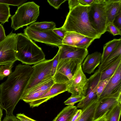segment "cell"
I'll list each match as a JSON object with an SVG mask.
<instances>
[{
  "label": "cell",
  "mask_w": 121,
  "mask_h": 121,
  "mask_svg": "<svg viewBox=\"0 0 121 121\" xmlns=\"http://www.w3.org/2000/svg\"><path fill=\"white\" fill-rule=\"evenodd\" d=\"M111 78L105 80L99 81V82L97 89L98 99L100 97L104 88Z\"/></svg>",
  "instance_id": "31"
},
{
  "label": "cell",
  "mask_w": 121,
  "mask_h": 121,
  "mask_svg": "<svg viewBox=\"0 0 121 121\" xmlns=\"http://www.w3.org/2000/svg\"><path fill=\"white\" fill-rule=\"evenodd\" d=\"M39 7L34 2L25 3L18 7L11 17V27L16 31L35 22L39 15Z\"/></svg>",
  "instance_id": "4"
},
{
  "label": "cell",
  "mask_w": 121,
  "mask_h": 121,
  "mask_svg": "<svg viewBox=\"0 0 121 121\" xmlns=\"http://www.w3.org/2000/svg\"><path fill=\"white\" fill-rule=\"evenodd\" d=\"M100 72L97 69L88 79V86L85 97L79 102L80 105L82 107H86L92 100L98 99L97 89L100 81Z\"/></svg>",
  "instance_id": "12"
},
{
  "label": "cell",
  "mask_w": 121,
  "mask_h": 121,
  "mask_svg": "<svg viewBox=\"0 0 121 121\" xmlns=\"http://www.w3.org/2000/svg\"><path fill=\"white\" fill-rule=\"evenodd\" d=\"M55 23L52 22H34L29 26L30 28L40 31H45L52 30L56 28Z\"/></svg>",
  "instance_id": "22"
},
{
  "label": "cell",
  "mask_w": 121,
  "mask_h": 121,
  "mask_svg": "<svg viewBox=\"0 0 121 121\" xmlns=\"http://www.w3.org/2000/svg\"><path fill=\"white\" fill-rule=\"evenodd\" d=\"M121 42V38L119 39H114L107 42L104 45L103 52L102 54L101 63L104 61L109 54Z\"/></svg>",
  "instance_id": "24"
},
{
  "label": "cell",
  "mask_w": 121,
  "mask_h": 121,
  "mask_svg": "<svg viewBox=\"0 0 121 121\" xmlns=\"http://www.w3.org/2000/svg\"><path fill=\"white\" fill-rule=\"evenodd\" d=\"M82 64V68L84 73L91 74L101 63L102 54L96 52L86 56Z\"/></svg>",
  "instance_id": "16"
},
{
  "label": "cell",
  "mask_w": 121,
  "mask_h": 121,
  "mask_svg": "<svg viewBox=\"0 0 121 121\" xmlns=\"http://www.w3.org/2000/svg\"><path fill=\"white\" fill-rule=\"evenodd\" d=\"M108 111L106 112L101 116L96 119H94L92 121H106V115Z\"/></svg>",
  "instance_id": "43"
},
{
  "label": "cell",
  "mask_w": 121,
  "mask_h": 121,
  "mask_svg": "<svg viewBox=\"0 0 121 121\" xmlns=\"http://www.w3.org/2000/svg\"><path fill=\"white\" fill-rule=\"evenodd\" d=\"M105 0H97L90 6L88 14L89 20L93 28L100 35L106 32L107 16Z\"/></svg>",
  "instance_id": "5"
},
{
  "label": "cell",
  "mask_w": 121,
  "mask_h": 121,
  "mask_svg": "<svg viewBox=\"0 0 121 121\" xmlns=\"http://www.w3.org/2000/svg\"><path fill=\"white\" fill-rule=\"evenodd\" d=\"M55 83L53 78L44 80L23 94L22 96L29 93L45 91L50 88Z\"/></svg>",
  "instance_id": "23"
},
{
  "label": "cell",
  "mask_w": 121,
  "mask_h": 121,
  "mask_svg": "<svg viewBox=\"0 0 121 121\" xmlns=\"http://www.w3.org/2000/svg\"><path fill=\"white\" fill-rule=\"evenodd\" d=\"M11 16L9 5L0 3V22L4 24L8 22Z\"/></svg>",
  "instance_id": "27"
},
{
  "label": "cell",
  "mask_w": 121,
  "mask_h": 121,
  "mask_svg": "<svg viewBox=\"0 0 121 121\" xmlns=\"http://www.w3.org/2000/svg\"><path fill=\"white\" fill-rule=\"evenodd\" d=\"M106 31L110 32L114 36L121 35V31L120 30L112 23H109L107 25L106 29Z\"/></svg>",
  "instance_id": "32"
},
{
  "label": "cell",
  "mask_w": 121,
  "mask_h": 121,
  "mask_svg": "<svg viewBox=\"0 0 121 121\" xmlns=\"http://www.w3.org/2000/svg\"><path fill=\"white\" fill-rule=\"evenodd\" d=\"M17 121H20L18 119H17Z\"/></svg>",
  "instance_id": "45"
},
{
  "label": "cell",
  "mask_w": 121,
  "mask_h": 121,
  "mask_svg": "<svg viewBox=\"0 0 121 121\" xmlns=\"http://www.w3.org/2000/svg\"><path fill=\"white\" fill-rule=\"evenodd\" d=\"M16 35L11 32L0 43V65L15 62Z\"/></svg>",
  "instance_id": "8"
},
{
  "label": "cell",
  "mask_w": 121,
  "mask_h": 121,
  "mask_svg": "<svg viewBox=\"0 0 121 121\" xmlns=\"http://www.w3.org/2000/svg\"><path fill=\"white\" fill-rule=\"evenodd\" d=\"M121 58V42L99 65L98 70L100 72L105 70Z\"/></svg>",
  "instance_id": "18"
},
{
  "label": "cell",
  "mask_w": 121,
  "mask_h": 121,
  "mask_svg": "<svg viewBox=\"0 0 121 121\" xmlns=\"http://www.w3.org/2000/svg\"><path fill=\"white\" fill-rule=\"evenodd\" d=\"M121 112V103H118L108 110L106 121H119Z\"/></svg>",
  "instance_id": "25"
},
{
  "label": "cell",
  "mask_w": 121,
  "mask_h": 121,
  "mask_svg": "<svg viewBox=\"0 0 121 121\" xmlns=\"http://www.w3.org/2000/svg\"><path fill=\"white\" fill-rule=\"evenodd\" d=\"M69 85L66 83H55L48 91L40 98L29 103L30 107H37L59 94L67 91Z\"/></svg>",
  "instance_id": "13"
},
{
  "label": "cell",
  "mask_w": 121,
  "mask_h": 121,
  "mask_svg": "<svg viewBox=\"0 0 121 121\" xmlns=\"http://www.w3.org/2000/svg\"><path fill=\"white\" fill-rule=\"evenodd\" d=\"M16 117L20 121H37L27 116L24 114H17Z\"/></svg>",
  "instance_id": "36"
},
{
  "label": "cell",
  "mask_w": 121,
  "mask_h": 121,
  "mask_svg": "<svg viewBox=\"0 0 121 121\" xmlns=\"http://www.w3.org/2000/svg\"><path fill=\"white\" fill-rule=\"evenodd\" d=\"M78 0L80 4L84 6H90L97 1V0Z\"/></svg>",
  "instance_id": "38"
},
{
  "label": "cell",
  "mask_w": 121,
  "mask_h": 121,
  "mask_svg": "<svg viewBox=\"0 0 121 121\" xmlns=\"http://www.w3.org/2000/svg\"><path fill=\"white\" fill-rule=\"evenodd\" d=\"M85 36L75 32H66L62 44L76 47Z\"/></svg>",
  "instance_id": "21"
},
{
  "label": "cell",
  "mask_w": 121,
  "mask_h": 121,
  "mask_svg": "<svg viewBox=\"0 0 121 121\" xmlns=\"http://www.w3.org/2000/svg\"><path fill=\"white\" fill-rule=\"evenodd\" d=\"M24 34L31 40L58 47L62 45L63 39L55 33L52 30L45 31H38L28 26L24 30Z\"/></svg>",
  "instance_id": "9"
},
{
  "label": "cell",
  "mask_w": 121,
  "mask_h": 121,
  "mask_svg": "<svg viewBox=\"0 0 121 121\" xmlns=\"http://www.w3.org/2000/svg\"><path fill=\"white\" fill-rule=\"evenodd\" d=\"M33 70L29 65L19 64L0 85V107L5 111L6 116L13 115V111L21 99Z\"/></svg>",
  "instance_id": "1"
},
{
  "label": "cell",
  "mask_w": 121,
  "mask_h": 121,
  "mask_svg": "<svg viewBox=\"0 0 121 121\" xmlns=\"http://www.w3.org/2000/svg\"><path fill=\"white\" fill-rule=\"evenodd\" d=\"M105 1L106 3L105 10L107 16V26L109 23H112L115 17L121 13V0H105Z\"/></svg>",
  "instance_id": "17"
},
{
  "label": "cell",
  "mask_w": 121,
  "mask_h": 121,
  "mask_svg": "<svg viewBox=\"0 0 121 121\" xmlns=\"http://www.w3.org/2000/svg\"><path fill=\"white\" fill-rule=\"evenodd\" d=\"M3 115V110L2 108L0 107V121H1V118Z\"/></svg>",
  "instance_id": "44"
},
{
  "label": "cell",
  "mask_w": 121,
  "mask_h": 121,
  "mask_svg": "<svg viewBox=\"0 0 121 121\" xmlns=\"http://www.w3.org/2000/svg\"><path fill=\"white\" fill-rule=\"evenodd\" d=\"M68 1L69 9L77 6L79 4L78 0H69Z\"/></svg>",
  "instance_id": "40"
},
{
  "label": "cell",
  "mask_w": 121,
  "mask_h": 121,
  "mask_svg": "<svg viewBox=\"0 0 121 121\" xmlns=\"http://www.w3.org/2000/svg\"><path fill=\"white\" fill-rule=\"evenodd\" d=\"M113 24L121 31V13L115 17L112 22Z\"/></svg>",
  "instance_id": "35"
},
{
  "label": "cell",
  "mask_w": 121,
  "mask_h": 121,
  "mask_svg": "<svg viewBox=\"0 0 121 121\" xmlns=\"http://www.w3.org/2000/svg\"><path fill=\"white\" fill-rule=\"evenodd\" d=\"M120 92H121V64L110 78L98 99Z\"/></svg>",
  "instance_id": "15"
},
{
  "label": "cell",
  "mask_w": 121,
  "mask_h": 121,
  "mask_svg": "<svg viewBox=\"0 0 121 121\" xmlns=\"http://www.w3.org/2000/svg\"><path fill=\"white\" fill-rule=\"evenodd\" d=\"M88 84V79L82 71L80 64L73 76L67 91L72 96H85Z\"/></svg>",
  "instance_id": "10"
},
{
  "label": "cell",
  "mask_w": 121,
  "mask_h": 121,
  "mask_svg": "<svg viewBox=\"0 0 121 121\" xmlns=\"http://www.w3.org/2000/svg\"><path fill=\"white\" fill-rule=\"evenodd\" d=\"M27 0H0V3L19 7L25 3Z\"/></svg>",
  "instance_id": "30"
},
{
  "label": "cell",
  "mask_w": 121,
  "mask_h": 121,
  "mask_svg": "<svg viewBox=\"0 0 121 121\" xmlns=\"http://www.w3.org/2000/svg\"><path fill=\"white\" fill-rule=\"evenodd\" d=\"M98 99L92 100L88 105L82 110L77 121H92L94 119L95 110L99 104Z\"/></svg>",
  "instance_id": "19"
},
{
  "label": "cell",
  "mask_w": 121,
  "mask_h": 121,
  "mask_svg": "<svg viewBox=\"0 0 121 121\" xmlns=\"http://www.w3.org/2000/svg\"><path fill=\"white\" fill-rule=\"evenodd\" d=\"M15 62L0 65V80L8 77L12 73V69Z\"/></svg>",
  "instance_id": "28"
},
{
  "label": "cell",
  "mask_w": 121,
  "mask_h": 121,
  "mask_svg": "<svg viewBox=\"0 0 121 121\" xmlns=\"http://www.w3.org/2000/svg\"><path fill=\"white\" fill-rule=\"evenodd\" d=\"M82 112V109L77 110L70 121H77L79 119Z\"/></svg>",
  "instance_id": "41"
},
{
  "label": "cell",
  "mask_w": 121,
  "mask_h": 121,
  "mask_svg": "<svg viewBox=\"0 0 121 121\" xmlns=\"http://www.w3.org/2000/svg\"><path fill=\"white\" fill-rule=\"evenodd\" d=\"M16 53L17 60L25 64L34 65L45 60L41 48L22 33L16 35Z\"/></svg>",
  "instance_id": "3"
},
{
  "label": "cell",
  "mask_w": 121,
  "mask_h": 121,
  "mask_svg": "<svg viewBox=\"0 0 121 121\" xmlns=\"http://www.w3.org/2000/svg\"><path fill=\"white\" fill-rule=\"evenodd\" d=\"M52 31L56 35L63 39L64 38L66 32L61 29L60 28H56L53 29Z\"/></svg>",
  "instance_id": "37"
},
{
  "label": "cell",
  "mask_w": 121,
  "mask_h": 121,
  "mask_svg": "<svg viewBox=\"0 0 121 121\" xmlns=\"http://www.w3.org/2000/svg\"><path fill=\"white\" fill-rule=\"evenodd\" d=\"M90 6L79 4L70 9L64 24L60 28L66 32H75L95 39L99 38L101 35L93 28L89 20Z\"/></svg>",
  "instance_id": "2"
},
{
  "label": "cell",
  "mask_w": 121,
  "mask_h": 121,
  "mask_svg": "<svg viewBox=\"0 0 121 121\" xmlns=\"http://www.w3.org/2000/svg\"><path fill=\"white\" fill-rule=\"evenodd\" d=\"M121 92L98 99L99 104L96 109L94 119L101 116L118 103H121Z\"/></svg>",
  "instance_id": "14"
},
{
  "label": "cell",
  "mask_w": 121,
  "mask_h": 121,
  "mask_svg": "<svg viewBox=\"0 0 121 121\" xmlns=\"http://www.w3.org/2000/svg\"><path fill=\"white\" fill-rule=\"evenodd\" d=\"M53 62L51 69V75L53 78L55 73L59 60V53L58 51L57 53L53 58Z\"/></svg>",
  "instance_id": "33"
},
{
  "label": "cell",
  "mask_w": 121,
  "mask_h": 121,
  "mask_svg": "<svg viewBox=\"0 0 121 121\" xmlns=\"http://www.w3.org/2000/svg\"><path fill=\"white\" fill-rule=\"evenodd\" d=\"M66 0H48L47 1L50 5L56 9H58L60 5Z\"/></svg>",
  "instance_id": "34"
},
{
  "label": "cell",
  "mask_w": 121,
  "mask_h": 121,
  "mask_svg": "<svg viewBox=\"0 0 121 121\" xmlns=\"http://www.w3.org/2000/svg\"><path fill=\"white\" fill-rule=\"evenodd\" d=\"M121 64V58L104 71L100 72V81L108 79L114 74L118 67Z\"/></svg>",
  "instance_id": "26"
},
{
  "label": "cell",
  "mask_w": 121,
  "mask_h": 121,
  "mask_svg": "<svg viewBox=\"0 0 121 121\" xmlns=\"http://www.w3.org/2000/svg\"><path fill=\"white\" fill-rule=\"evenodd\" d=\"M75 106H68L65 107L53 121H70L77 110Z\"/></svg>",
  "instance_id": "20"
},
{
  "label": "cell",
  "mask_w": 121,
  "mask_h": 121,
  "mask_svg": "<svg viewBox=\"0 0 121 121\" xmlns=\"http://www.w3.org/2000/svg\"><path fill=\"white\" fill-rule=\"evenodd\" d=\"M17 118L13 115L10 116H6L2 121H17Z\"/></svg>",
  "instance_id": "42"
},
{
  "label": "cell",
  "mask_w": 121,
  "mask_h": 121,
  "mask_svg": "<svg viewBox=\"0 0 121 121\" xmlns=\"http://www.w3.org/2000/svg\"><path fill=\"white\" fill-rule=\"evenodd\" d=\"M85 96L83 95L72 96L68 98L64 103L68 106H74L75 104L82 100Z\"/></svg>",
  "instance_id": "29"
},
{
  "label": "cell",
  "mask_w": 121,
  "mask_h": 121,
  "mask_svg": "<svg viewBox=\"0 0 121 121\" xmlns=\"http://www.w3.org/2000/svg\"><path fill=\"white\" fill-rule=\"evenodd\" d=\"M82 64L79 60L70 58L59 60L53 77L54 82L66 83L69 85L74 74Z\"/></svg>",
  "instance_id": "6"
},
{
  "label": "cell",
  "mask_w": 121,
  "mask_h": 121,
  "mask_svg": "<svg viewBox=\"0 0 121 121\" xmlns=\"http://www.w3.org/2000/svg\"><path fill=\"white\" fill-rule=\"evenodd\" d=\"M53 59L45 60L32 66L33 72L23 94L42 81L52 78L51 69Z\"/></svg>",
  "instance_id": "7"
},
{
  "label": "cell",
  "mask_w": 121,
  "mask_h": 121,
  "mask_svg": "<svg viewBox=\"0 0 121 121\" xmlns=\"http://www.w3.org/2000/svg\"><path fill=\"white\" fill-rule=\"evenodd\" d=\"M59 60L70 58L80 61L82 63L88 54L87 49L62 44L58 47Z\"/></svg>",
  "instance_id": "11"
},
{
  "label": "cell",
  "mask_w": 121,
  "mask_h": 121,
  "mask_svg": "<svg viewBox=\"0 0 121 121\" xmlns=\"http://www.w3.org/2000/svg\"><path fill=\"white\" fill-rule=\"evenodd\" d=\"M6 37L4 28L0 23V43L4 40Z\"/></svg>",
  "instance_id": "39"
}]
</instances>
